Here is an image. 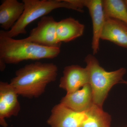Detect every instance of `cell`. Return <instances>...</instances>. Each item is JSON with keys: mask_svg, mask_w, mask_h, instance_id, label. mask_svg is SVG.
<instances>
[{"mask_svg": "<svg viewBox=\"0 0 127 127\" xmlns=\"http://www.w3.org/2000/svg\"><path fill=\"white\" fill-rule=\"evenodd\" d=\"M88 83L89 77L86 67L73 65L64 67L59 87L68 94L79 90Z\"/></svg>", "mask_w": 127, "mask_h": 127, "instance_id": "cell-9", "label": "cell"}, {"mask_svg": "<svg viewBox=\"0 0 127 127\" xmlns=\"http://www.w3.org/2000/svg\"><path fill=\"white\" fill-rule=\"evenodd\" d=\"M86 68L88 73L94 103L102 107L103 104L111 88L121 83L127 70L121 68L113 71L108 72L100 65L99 62L92 54H89L84 59Z\"/></svg>", "mask_w": 127, "mask_h": 127, "instance_id": "cell-3", "label": "cell"}, {"mask_svg": "<svg viewBox=\"0 0 127 127\" xmlns=\"http://www.w3.org/2000/svg\"><path fill=\"white\" fill-rule=\"evenodd\" d=\"M124 1H125V4H126L127 7V0H124Z\"/></svg>", "mask_w": 127, "mask_h": 127, "instance_id": "cell-17", "label": "cell"}, {"mask_svg": "<svg viewBox=\"0 0 127 127\" xmlns=\"http://www.w3.org/2000/svg\"><path fill=\"white\" fill-rule=\"evenodd\" d=\"M24 4L17 0H4L0 5V26L3 30H11L20 18Z\"/></svg>", "mask_w": 127, "mask_h": 127, "instance_id": "cell-12", "label": "cell"}, {"mask_svg": "<svg viewBox=\"0 0 127 127\" xmlns=\"http://www.w3.org/2000/svg\"><path fill=\"white\" fill-rule=\"evenodd\" d=\"M60 103L76 112H86L94 104L91 85L88 83L81 89L66 94Z\"/></svg>", "mask_w": 127, "mask_h": 127, "instance_id": "cell-10", "label": "cell"}, {"mask_svg": "<svg viewBox=\"0 0 127 127\" xmlns=\"http://www.w3.org/2000/svg\"><path fill=\"white\" fill-rule=\"evenodd\" d=\"M87 118V111L76 112L60 103L52 108L47 123L51 127H81Z\"/></svg>", "mask_w": 127, "mask_h": 127, "instance_id": "cell-6", "label": "cell"}, {"mask_svg": "<svg viewBox=\"0 0 127 127\" xmlns=\"http://www.w3.org/2000/svg\"><path fill=\"white\" fill-rule=\"evenodd\" d=\"M83 7L88 9L92 18L93 24V35L92 48L93 55L97 53L99 50V44L101 40L105 17L101 0H82Z\"/></svg>", "mask_w": 127, "mask_h": 127, "instance_id": "cell-8", "label": "cell"}, {"mask_svg": "<svg viewBox=\"0 0 127 127\" xmlns=\"http://www.w3.org/2000/svg\"><path fill=\"white\" fill-rule=\"evenodd\" d=\"M85 26L72 17L57 22L56 27L57 38L59 42H67L81 36Z\"/></svg>", "mask_w": 127, "mask_h": 127, "instance_id": "cell-13", "label": "cell"}, {"mask_svg": "<svg viewBox=\"0 0 127 127\" xmlns=\"http://www.w3.org/2000/svg\"><path fill=\"white\" fill-rule=\"evenodd\" d=\"M61 48L46 47L32 42L9 37L5 31H0V61L7 64H17L27 60L53 59Z\"/></svg>", "mask_w": 127, "mask_h": 127, "instance_id": "cell-2", "label": "cell"}, {"mask_svg": "<svg viewBox=\"0 0 127 127\" xmlns=\"http://www.w3.org/2000/svg\"><path fill=\"white\" fill-rule=\"evenodd\" d=\"M87 114V118L81 127H110L111 116L102 107L94 104Z\"/></svg>", "mask_w": 127, "mask_h": 127, "instance_id": "cell-14", "label": "cell"}, {"mask_svg": "<svg viewBox=\"0 0 127 127\" xmlns=\"http://www.w3.org/2000/svg\"><path fill=\"white\" fill-rule=\"evenodd\" d=\"M57 23L52 16H43L36 27L31 30L29 35L23 39L46 47L60 48L62 43L57 38Z\"/></svg>", "mask_w": 127, "mask_h": 127, "instance_id": "cell-5", "label": "cell"}, {"mask_svg": "<svg viewBox=\"0 0 127 127\" xmlns=\"http://www.w3.org/2000/svg\"><path fill=\"white\" fill-rule=\"evenodd\" d=\"M105 17L113 18L127 24V7L124 0H103Z\"/></svg>", "mask_w": 127, "mask_h": 127, "instance_id": "cell-15", "label": "cell"}, {"mask_svg": "<svg viewBox=\"0 0 127 127\" xmlns=\"http://www.w3.org/2000/svg\"><path fill=\"white\" fill-rule=\"evenodd\" d=\"M100 39L127 49V24L118 20L105 17Z\"/></svg>", "mask_w": 127, "mask_h": 127, "instance_id": "cell-11", "label": "cell"}, {"mask_svg": "<svg viewBox=\"0 0 127 127\" xmlns=\"http://www.w3.org/2000/svg\"><path fill=\"white\" fill-rule=\"evenodd\" d=\"M18 94L10 83L0 82V125L7 127L6 119L18 115L21 106Z\"/></svg>", "mask_w": 127, "mask_h": 127, "instance_id": "cell-7", "label": "cell"}, {"mask_svg": "<svg viewBox=\"0 0 127 127\" xmlns=\"http://www.w3.org/2000/svg\"><path fill=\"white\" fill-rule=\"evenodd\" d=\"M24 11L20 18L10 30L6 31L9 37H13L26 33V28L34 21L60 8L72 9L79 12L83 10L69 0H23Z\"/></svg>", "mask_w": 127, "mask_h": 127, "instance_id": "cell-4", "label": "cell"}, {"mask_svg": "<svg viewBox=\"0 0 127 127\" xmlns=\"http://www.w3.org/2000/svg\"><path fill=\"white\" fill-rule=\"evenodd\" d=\"M121 83H124V84H127V81H124V80H123V81Z\"/></svg>", "mask_w": 127, "mask_h": 127, "instance_id": "cell-16", "label": "cell"}, {"mask_svg": "<svg viewBox=\"0 0 127 127\" xmlns=\"http://www.w3.org/2000/svg\"><path fill=\"white\" fill-rule=\"evenodd\" d=\"M58 72L54 63L36 62L16 71L9 83L18 95L36 98L44 93L48 84L56 81Z\"/></svg>", "mask_w": 127, "mask_h": 127, "instance_id": "cell-1", "label": "cell"}]
</instances>
